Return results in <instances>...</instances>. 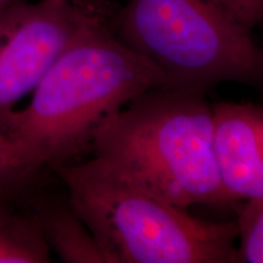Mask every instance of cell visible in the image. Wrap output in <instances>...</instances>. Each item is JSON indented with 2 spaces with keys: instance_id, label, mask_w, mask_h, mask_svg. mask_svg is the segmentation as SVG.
Here are the masks:
<instances>
[{
  "instance_id": "obj_6",
  "label": "cell",
  "mask_w": 263,
  "mask_h": 263,
  "mask_svg": "<svg viewBox=\"0 0 263 263\" xmlns=\"http://www.w3.org/2000/svg\"><path fill=\"white\" fill-rule=\"evenodd\" d=\"M212 153L226 193L235 203L263 199V108L211 104Z\"/></svg>"
},
{
  "instance_id": "obj_2",
  "label": "cell",
  "mask_w": 263,
  "mask_h": 263,
  "mask_svg": "<svg viewBox=\"0 0 263 263\" xmlns=\"http://www.w3.org/2000/svg\"><path fill=\"white\" fill-rule=\"evenodd\" d=\"M90 154L138 188L174 206L232 207L212 153L206 93L155 87L108 116Z\"/></svg>"
},
{
  "instance_id": "obj_3",
  "label": "cell",
  "mask_w": 263,
  "mask_h": 263,
  "mask_svg": "<svg viewBox=\"0 0 263 263\" xmlns=\"http://www.w3.org/2000/svg\"><path fill=\"white\" fill-rule=\"evenodd\" d=\"M107 263H236V222H209L91 157L51 171Z\"/></svg>"
},
{
  "instance_id": "obj_4",
  "label": "cell",
  "mask_w": 263,
  "mask_h": 263,
  "mask_svg": "<svg viewBox=\"0 0 263 263\" xmlns=\"http://www.w3.org/2000/svg\"><path fill=\"white\" fill-rule=\"evenodd\" d=\"M115 35L161 72L164 87H261L263 52L215 0H129L107 20Z\"/></svg>"
},
{
  "instance_id": "obj_1",
  "label": "cell",
  "mask_w": 263,
  "mask_h": 263,
  "mask_svg": "<svg viewBox=\"0 0 263 263\" xmlns=\"http://www.w3.org/2000/svg\"><path fill=\"white\" fill-rule=\"evenodd\" d=\"M107 20L94 14L83 20L12 117L8 138L34 168L54 171L83 160L108 116L144 91L164 87L161 72L124 45Z\"/></svg>"
},
{
  "instance_id": "obj_11",
  "label": "cell",
  "mask_w": 263,
  "mask_h": 263,
  "mask_svg": "<svg viewBox=\"0 0 263 263\" xmlns=\"http://www.w3.org/2000/svg\"><path fill=\"white\" fill-rule=\"evenodd\" d=\"M224 12L252 32L263 18V0H215Z\"/></svg>"
},
{
  "instance_id": "obj_8",
  "label": "cell",
  "mask_w": 263,
  "mask_h": 263,
  "mask_svg": "<svg viewBox=\"0 0 263 263\" xmlns=\"http://www.w3.org/2000/svg\"><path fill=\"white\" fill-rule=\"evenodd\" d=\"M27 196H0V263L51 261L50 250L29 209Z\"/></svg>"
},
{
  "instance_id": "obj_5",
  "label": "cell",
  "mask_w": 263,
  "mask_h": 263,
  "mask_svg": "<svg viewBox=\"0 0 263 263\" xmlns=\"http://www.w3.org/2000/svg\"><path fill=\"white\" fill-rule=\"evenodd\" d=\"M91 14L100 15L72 0H15L0 8L2 136L8 138L18 105L37 89L83 20Z\"/></svg>"
},
{
  "instance_id": "obj_9",
  "label": "cell",
  "mask_w": 263,
  "mask_h": 263,
  "mask_svg": "<svg viewBox=\"0 0 263 263\" xmlns=\"http://www.w3.org/2000/svg\"><path fill=\"white\" fill-rule=\"evenodd\" d=\"M47 170H37L17 145L0 134V196L26 195Z\"/></svg>"
},
{
  "instance_id": "obj_10",
  "label": "cell",
  "mask_w": 263,
  "mask_h": 263,
  "mask_svg": "<svg viewBox=\"0 0 263 263\" xmlns=\"http://www.w3.org/2000/svg\"><path fill=\"white\" fill-rule=\"evenodd\" d=\"M236 213L239 248L236 263L263 262V199H249L233 206Z\"/></svg>"
},
{
  "instance_id": "obj_7",
  "label": "cell",
  "mask_w": 263,
  "mask_h": 263,
  "mask_svg": "<svg viewBox=\"0 0 263 263\" xmlns=\"http://www.w3.org/2000/svg\"><path fill=\"white\" fill-rule=\"evenodd\" d=\"M45 174V173H44ZM41 179L28 193L27 202L41 226L47 245L65 263H107L88 227L62 188H47Z\"/></svg>"
},
{
  "instance_id": "obj_12",
  "label": "cell",
  "mask_w": 263,
  "mask_h": 263,
  "mask_svg": "<svg viewBox=\"0 0 263 263\" xmlns=\"http://www.w3.org/2000/svg\"><path fill=\"white\" fill-rule=\"evenodd\" d=\"M12 2H15V0H0V8H3V6L8 5ZM72 2L91 10V11L97 12V14L106 16V17H110L118 6V4L110 2V0H72Z\"/></svg>"
}]
</instances>
